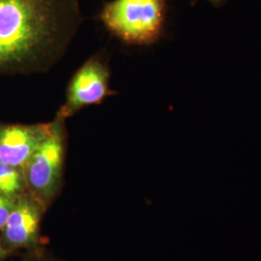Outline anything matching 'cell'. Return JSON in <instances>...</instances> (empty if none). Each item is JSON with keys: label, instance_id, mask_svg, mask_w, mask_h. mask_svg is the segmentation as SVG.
Here are the masks:
<instances>
[{"label": "cell", "instance_id": "6da1fadb", "mask_svg": "<svg viewBox=\"0 0 261 261\" xmlns=\"http://www.w3.org/2000/svg\"><path fill=\"white\" fill-rule=\"evenodd\" d=\"M82 20L79 0H0V75L47 72Z\"/></svg>", "mask_w": 261, "mask_h": 261}, {"label": "cell", "instance_id": "30bf717a", "mask_svg": "<svg viewBox=\"0 0 261 261\" xmlns=\"http://www.w3.org/2000/svg\"><path fill=\"white\" fill-rule=\"evenodd\" d=\"M9 254V252L6 251V249L3 247L1 240H0V261L4 260Z\"/></svg>", "mask_w": 261, "mask_h": 261}, {"label": "cell", "instance_id": "3957f363", "mask_svg": "<svg viewBox=\"0 0 261 261\" xmlns=\"http://www.w3.org/2000/svg\"><path fill=\"white\" fill-rule=\"evenodd\" d=\"M66 119L56 113L46 138L23 167L28 191L48 207L58 196L63 181L66 155Z\"/></svg>", "mask_w": 261, "mask_h": 261}, {"label": "cell", "instance_id": "52a82bcc", "mask_svg": "<svg viewBox=\"0 0 261 261\" xmlns=\"http://www.w3.org/2000/svg\"><path fill=\"white\" fill-rule=\"evenodd\" d=\"M27 192L28 185L23 168L0 162V195L16 200Z\"/></svg>", "mask_w": 261, "mask_h": 261}, {"label": "cell", "instance_id": "277c9868", "mask_svg": "<svg viewBox=\"0 0 261 261\" xmlns=\"http://www.w3.org/2000/svg\"><path fill=\"white\" fill-rule=\"evenodd\" d=\"M110 70L105 58L90 57L73 75L66 92V101L57 114L65 118L86 107L102 103L114 94L110 88Z\"/></svg>", "mask_w": 261, "mask_h": 261}, {"label": "cell", "instance_id": "8992f818", "mask_svg": "<svg viewBox=\"0 0 261 261\" xmlns=\"http://www.w3.org/2000/svg\"><path fill=\"white\" fill-rule=\"evenodd\" d=\"M49 128L50 122L33 125L0 123V162L23 168Z\"/></svg>", "mask_w": 261, "mask_h": 261}, {"label": "cell", "instance_id": "9c48e42d", "mask_svg": "<svg viewBox=\"0 0 261 261\" xmlns=\"http://www.w3.org/2000/svg\"><path fill=\"white\" fill-rule=\"evenodd\" d=\"M22 261H61L57 259L56 257L51 256L50 254L46 253V252L41 251L40 249L30 252V254L28 255L27 258H24Z\"/></svg>", "mask_w": 261, "mask_h": 261}, {"label": "cell", "instance_id": "ba28073f", "mask_svg": "<svg viewBox=\"0 0 261 261\" xmlns=\"http://www.w3.org/2000/svg\"><path fill=\"white\" fill-rule=\"evenodd\" d=\"M15 201L16 200L11 199L7 196L0 195V232L6 224V222L15 205Z\"/></svg>", "mask_w": 261, "mask_h": 261}, {"label": "cell", "instance_id": "7a4b0ae2", "mask_svg": "<svg viewBox=\"0 0 261 261\" xmlns=\"http://www.w3.org/2000/svg\"><path fill=\"white\" fill-rule=\"evenodd\" d=\"M166 0H112L100 14L106 28L129 45L147 46L162 37Z\"/></svg>", "mask_w": 261, "mask_h": 261}, {"label": "cell", "instance_id": "5b68a950", "mask_svg": "<svg viewBox=\"0 0 261 261\" xmlns=\"http://www.w3.org/2000/svg\"><path fill=\"white\" fill-rule=\"evenodd\" d=\"M47 206L27 192L15 201L0 240L6 251L12 253L19 250L33 252L40 249V225Z\"/></svg>", "mask_w": 261, "mask_h": 261}, {"label": "cell", "instance_id": "8fae6325", "mask_svg": "<svg viewBox=\"0 0 261 261\" xmlns=\"http://www.w3.org/2000/svg\"><path fill=\"white\" fill-rule=\"evenodd\" d=\"M207 1L210 2L215 7H221L225 4L227 0H207Z\"/></svg>", "mask_w": 261, "mask_h": 261}]
</instances>
